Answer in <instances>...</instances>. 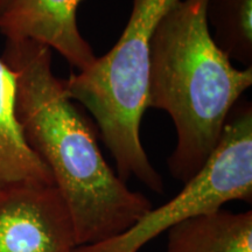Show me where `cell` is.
Segmentation results:
<instances>
[{"label": "cell", "mask_w": 252, "mask_h": 252, "mask_svg": "<svg viewBox=\"0 0 252 252\" xmlns=\"http://www.w3.org/2000/svg\"><path fill=\"white\" fill-rule=\"evenodd\" d=\"M1 59L15 74L21 131L67 204L78 247L131 228L152 203L131 190L105 161L93 124L53 72L52 50L34 41L6 40Z\"/></svg>", "instance_id": "cell-1"}, {"label": "cell", "mask_w": 252, "mask_h": 252, "mask_svg": "<svg viewBox=\"0 0 252 252\" xmlns=\"http://www.w3.org/2000/svg\"><path fill=\"white\" fill-rule=\"evenodd\" d=\"M208 4L179 0L151 41L147 108L166 111L174 123L178 140L168 169L182 184L207 161L230 111L252 86V67H234L214 41Z\"/></svg>", "instance_id": "cell-2"}, {"label": "cell", "mask_w": 252, "mask_h": 252, "mask_svg": "<svg viewBox=\"0 0 252 252\" xmlns=\"http://www.w3.org/2000/svg\"><path fill=\"white\" fill-rule=\"evenodd\" d=\"M179 0H133L127 24L116 45L86 70L62 80L71 100L94 118L123 181L135 178L154 193L165 186L140 140L147 109L151 41L163 15Z\"/></svg>", "instance_id": "cell-3"}, {"label": "cell", "mask_w": 252, "mask_h": 252, "mask_svg": "<svg viewBox=\"0 0 252 252\" xmlns=\"http://www.w3.org/2000/svg\"><path fill=\"white\" fill-rule=\"evenodd\" d=\"M162 206L149 210L123 234L76 252H139L184 220L222 209L231 201L252 202V105L239 100L230 111L216 147L196 174Z\"/></svg>", "instance_id": "cell-4"}, {"label": "cell", "mask_w": 252, "mask_h": 252, "mask_svg": "<svg viewBox=\"0 0 252 252\" xmlns=\"http://www.w3.org/2000/svg\"><path fill=\"white\" fill-rule=\"evenodd\" d=\"M74 222L54 185L0 193V252H76Z\"/></svg>", "instance_id": "cell-5"}, {"label": "cell", "mask_w": 252, "mask_h": 252, "mask_svg": "<svg viewBox=\"0 0 252 252\" xmlns=\"http://www.w3.org/2000/svg\"><path fill=\"white\" fill-rule=\"evenodd\" d=\"M82 0H13L0 14L6 40H30L54 49L80 71L94 62L90 43L77 25Z\"/></svg>", "instance_id": "cell-6"}, {"label": "cell", "mask_w": 252, "mask_h": 252, "mask_svg": "<svg viewBox=\"0 0 252 252\" xmlns=\"http://www.w3.org/2000/svg\"><path fill=\"white\" fill-rule=\"evenodd\" d=\"M15 97V74L0 58V193L20 186L54 185L48 168L25 139Z\"/></svg>", "instance_id": "cell-7"}, {"label": "cell", "mask_w": 252, "mask_h": 252, "mask_svg": "<svg viewBox=\"0 0 252 252\" xmlns=\"http://www.w3.org/2000/svg\"><path fill=\"white\" fill-rule=\"evenodd\" d=\"M166 252H252V212H217L167 231Z\"/></svg>", "instance_id": "cell-8"}, {"label": "cell", "mask_w": 252, "mask_h": 252, "mask_svg": "<svg viewBox=\"0 0 252 252\" xmlns=\"http://www.w3.org/2000/svg\"><path fill=\"white\" fill-rule=\"evenodd\" d=\"M207 20L217 47L230 60L252 67V0H209Z\"/></svg>", "instance_id": "cell-9"}, {"label": "cell", "mask_w": 252, "mask_h": 252, "mask_svg": "<svg viewBox=\"0 0 252 252\" xmlns=\"http://www.w3.org/2000/svg\"><path fill=\"white\" fill-rule=\"evenodd\" d=\"M12 1H13V0H0V14L8 7V5L11 4Z\"/></svg>", "instance_id": "cell-10"}]
</instances>
